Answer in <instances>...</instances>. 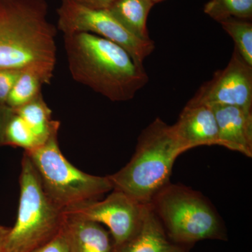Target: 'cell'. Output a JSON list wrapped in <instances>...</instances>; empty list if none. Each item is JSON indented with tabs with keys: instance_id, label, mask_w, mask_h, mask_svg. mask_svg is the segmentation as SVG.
<instances>
[{
	"instance_id": "6da1fadb",
	"label": "cell",
	"mask_w": 252,
	"mask_h": 252,
	"mask_svg": "<svg viewBox=\"0 0 252 252\" xmlns=\"http://www.w3.org/2000/svg\"><path fill=\"white\" fill-rule=\"evenodd\" d=\"M46 0H0V69H31L51 84L57 31Z\"/></svg>"
},
{
	"instance_id": "ffe728a7",
	"label": "cell",
	"mask_w": 252,
	"mask_h": 252,
	"mask_svg": "<svg viewBox=\"0 0 252 252\" xmlns=\"http://www.w3.org/2000/svg\"><path fill=\"white\" fill-rule=\"evenodd\" d=\"M21 71L0 69V105H6L10 92Z\"/></svg>"
},
{
	"instance_id": "5bb4252c",
	"label": "cell",
	"mask_w": 252,
	"mask_h": 252,
	"mask_svg": "<svg viewBox=\"0 0 252 252\" xmlns=\"http://www.w3.org/2000/svg\"><path fill=\"white\" fill-rule=\"evenodd\" d=\"M151 0H117L108 9L127 31L141 40H151L147 19L154 6Z\"/></svg>"
},
{
	"instance_id": "2e32d148",
	"label": "cell",
	"mask_w": 252,
	"mask_h": 252,
	"mask_svg": "<svg viewBox=\"0 0 252 252\" xmlns=\"http://www.w3.org/2000/svg\"><path fill=\"white\" fill-rule=\"evenodd\" d=\"M44 84H46L45 81L35 71H21L10 92L6 105L15 110L30 103L41 95V87Z\"/></svg>"
},
{
	"instance_id": "7c38bea8",
	"label": "cell",
	"mask_w": 252,
	"mask_h": 252,
	"mask_svg": "<svg viewBox=\"0 0 252 252\" xmlns=\"http://www.w3.org/2000/svg\"><path fill=\"white\" fill-rule=\"evenodd\" d=\"M61 233L69 252H115L110 233L92 220L64 213Z\"/></svg>"
},
{
	"instance_id": "277c9868",
	"label": "cell",
	"mask_w": 252,
	"mask_h": 252,
	"mask_svg": "<svg viewBox=\"0 0 252 252\" xmlns=\"http://www.w3.org/2000/svg\"><path fill=\"white\" fill-rule=\"evenodd\" d=\"M149 205L176 243L190 247L204 240H227L220 217L200 192L170 182Z\"/></svg>"
},
{
	"instance_id": "9a60e30c",
	"label": "cell",
	"mask_w": 252,
	"mask_h": 252,
	"mask_svg": "<svg viewBox=\"0 0 252 252\" xmlns=\"http://www.w3.org/2000/svg\"><path fill=\"white\" fill-rule=\"evenodd\" d=\"M14 111L22 118L41 144L59 133L60 122L52 119V111L43 99L42 94Z\"/></svg>"
},
{
	"instance_id": "d6986e66",
	"label": "cell",
	"mask_w": 252,
	"mask_h": 252,
	"mask_svg": "<svg viewBox=\"0 0 252 252\" xmlns=\"http://www.w3.org/2000/svg\"><path fill=\"white\" fill-rule=\"evenodd\" d=\"M41 145L22 118L14 112L5 131V146L21 147L28 152Z\"/></svg>"
},
{
	"instance_id": "603a6c76",
	"label": "cell",
	"mask_w": 252,
	"mask_h": 252,
	"mask_svg": "<svg viewBox=\"0 0 252 252\" xmlns=\"http://www.w3.org/2000/svg\"><path fill=\"white\" fill-rule=\"evenodd\" d=\"M80 4L96 9H109L117 0H74Z\"/></svg>"
},
{
	"instance_id": "cb8c5ba5",
	"label": "cell",
	"mask_w": 252,
	"mask_h": 252,
	"mask_svg": "<svg viewBox=\"0 0 252 252\" xmlns=\"http://www.w3.org/2000/svg\"><path fill=\"white\" fill-rule=\"evenodd\" d=\"M6 230H7V227L0 225V252H8L5 245Z\"/></svg>"
},
{
	"instance_id": "44dd1931",
	"label": "cell",
	"mask_w": 252,
	"mask_h": 252,
	"mask_svg": "<svg viewBox=\"0 0 252 252\" xmlns=\"http://www.w3.org/2000/svg\"><path fill=\"white\" fill-rule=\"evenodd\" d=\"M34 252H69V249L61 230L57 236Z\"/></svg>"
},
{
	"instance_id": "ac0fdd59",
	"label": "cell",
	"mask_w": 252,
	"mask_h": 252,
	"mask_svg": "<svg viewBox=\"0 0 252 252\" xmlns=\"http://www.w3.org/2000/svg\"><path fill=\"white\" fill-rule=\"evenodd\" d=\"M203 11L218 23L229 18L252 21V0H210Z\"/></svg>"
},
{
	"instance_id": "d4e9b609",
	"label": "cell",
	"mask_w": 252,
	"mask_h": 252,
	"mask_svg": "<svg viewBox=\"0 0 252 252\" xmlns=\"http://www.w3.org/2000/svg\"><path fill=\"white\" fill-rule=\"evenodd\" d=\"M154 4H158V3L161 2V1H166V0H151Z\"/></svg>"
},
{
	"instance_id": "8fae6325",
	"label": "cell",
	"mask_w": 252,
	"mask_h": 252,
	"mask_svg": "<svg viewBox=\"0 0 252 252\" xmlns=\"http://www.w3.org/2000/svg\"><path fill=\"white\" fill-rule=\"evenodd\" d=\"M211 106L218 126L220 146L252 157V109Z\"/></svg>"
},
{
	"instance_id": "e0dca14e",
	"label": "cell",
	"mask_w": 252,
	"mask_h": 252,
	"mask_svg": "<svg viewBox=\"0 0 252 252\" xmlns=\"http://www.w3.org/2000/svg\"><path fill=\"white\" fill-rule=\"evenodd\" d=\"M234 41L235 49L252 66V23L250 20L229 18L220 22Z\"/></svg>"
},
{
	"instance_id": "7a4b0ae2",
	"label": "cell",
	"mask_w": 252,
	"mask_h": 252,
	"mask_svg": "<svg viewBox=\"0 0 252 252\" xmlns=\"http://www.w3.org/2000/svg\"><path fill=\"white\" fill-rule=\"evenodd\" d=\"M73 79L113 102H126L148 83L144 66L112 41L88 32L64 35Z\"/></svg>"
},
{
	"instance_id": "30bf717a",
	"label": "cell",
	"mask_w": 252,
	"mask_h": 252,
	"mask_svg": "<svg viewBox=\"0 0 252 252\" xmlns=\"http://www.w3.org/2000/svg\"><path fill=\"white\" fill-rule=\"evenodd\" d=\"M171 126L186 152L201 146H220L218 126L211 106L187 102Z\"/></svg>"
},
{
	"instance_id": "9c48e42d",
	"label": "cell",
	"mask_w": 252,
	"mask_h": 252,
	"mask_svg": "<svg viewBox=\"0 0 252 252\" xmlns=\"http://www.w3.org/2000/svg\"><path fill=\"white\" fill-rule=\"evenodd\" d=\"M188 102L252 109V66L234 48L226 67L215 72Z\"/></svg>"
},
{
	"instance_id": "3957f363",
	"label": "cell",
	"mask_w": 252,
	"mask_h": 252,
	"mask_svg": "<svg viewBox=\"0 0 252 252\" xmlns=\"http://www.w3.org/2000/svg\"><path fill=\"white\" fill-rule=\"evenodd\" d=\"M186 151L172 130L157 118L142 130L135 153L119 171L108 175L113 189L147 205L170 183L172 167Z\"/></svg>"
},
{
	"instance_id": "5b68a950",
	"label": "cell",
	"mask_w": 252,
	"mask_h": 252,
	"mask_svg": "<svg viewBox=\"0 0 252 252\" xmlns=\"http://www.w3.org/2000/svg\"><path fill=\"white\" fill-rule=\"evenodd\" d=\"M19 183L17 217L14 226L7 227L5 245L8 252H34L59 234L64 213L46 195L26 152Z\"/></svg>"
},
{
	"instance_id": "8992f818",
	"label": "cell",
	"mask_w": 252,
	"mask_h": 252,
	"mask_svg": "<svg viewBox=\"0 0 252 252\" xmlns=\"http://www.w3.org/2000/svg\"><path fill=\"white\" fill-rule=\"evenodd\" d=\"M25 152L37 172L46 195L64 212L99 200L113 190L108 176L89 175L68 161L60 149L58 134L40 147Z\"/></svg>"
},
{
	"instance_id": "4fadbf2b",
	"label": "cell",
	"mask_w": 252,
	"mask_h": 252,
	"mask_svg": "<svg viewBox=\"0 0 252 252\" xmlns=\"http://www.w3.org/2000/svg\"><path fill=\"white\" fill-rule=\"evenodd\" d=\"M189 248L169 238L161 222L147 204L137 232L126 243L115 248V252H189Z\"/></svg>"
},
{
	"instance_id": "52a82bcc",
	"label": "cell",
	"mask_w": 252,
	"mask_h": 252,
	"mask_svg": "<svg viewBox=\"0 0 252 252\" xmlns=\"http://www.w3.org/2000/svg\"><path fill=\"white\" fill-rule=\"evenodd\" d=\"M58 29L64 35L88 32L122 46L136 64L143 67L144 60L153 53L155 43L141 40L127 31L108 9L88 7L74 0H61L57 10Z\"/></svg>"
},
{
	"instance_id": "ba28073f",
	"label": "cell",
	"mask_w": 252,
	"mask_h": 252,
	"mask_svg": "<svg viewBox=\"0 0 252 252\" xmlns=\"http://www.w3.org/2000/svg\"><path fill=\"white\" fill-rule=\"evenodd\" d=\"M112 190L103 200H94L64 213L106 225L117 248L137 232L146 205L138 203L121 190Z\"/></svg>"
},
{
	"instance_id": "7402d4cb",
	"label": "cell",
	"mask_w": 252,
	"mask_h": 252,
	"mask_svg": "<svg viewBox=\"0 0 252 252\" xmlns=\"http://www.w3.org/2000/svg\"><path fill=\"white\" fill-rule=\"evenodd\" d=\"M14 113L7 105H0V147L5 146V131Z\"/></svg>"
}]
</instances>
